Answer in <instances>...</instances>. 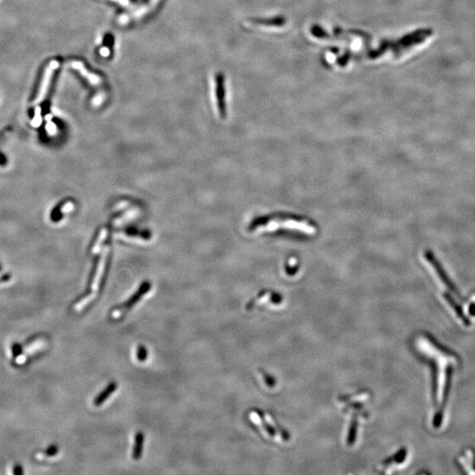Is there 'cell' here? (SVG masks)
Wrapping results in <instances>:
<instances>
[{"instance_id": "1", "label": "cell", "mask_w": 475, "mask_h": 475, "mask_svg": "<svg viewBox=\"0 0 475 475\" xmlns=\"http://www.w3.org/2000/svg\"><path fill=\"white\" fill-rule=\"evenodd\" d=\"M285 228L289 231H295L305 234H314L316 228L313 224L306 219L294 218L292 216H272L260 218L253 222L251 231L255 232H273L279 228Z\"/></svg>"}, {"instance_id": "4", "label": "cell", "mask_w": 475, "mask_h": 475, "mask_svg": "<svg viewBox=\"0 0 475 475\" xmlns=\"http://www.w3.org/2000/svg\"><path fill=\"white\" fill-rule=\"evenodd\" d=\"M159 0H150V2L148 3V5H146L145 7H141L140 9L136 11L135 13L131 14V15H124V16H122L120 18V23L122 24H125L127 22L131 21V20H137V19H140L142 16H144L145 14H147L150 11L152 10L156 5L158 4Z\"/></svg>"}, {"instance_id": "9", "label": "cell", "mask_w": 475, "mask_h": 475, "mask_svg": "<svg viewBox=\"0 0 475 475\" xmlns=\"http://www.w3.org/2000/svg\"><path fill=\"white\" fill-rule=\"evenodd\" d=\"M58 452V449L56 446H50V448H49L48 450H46L44 453L42 454V457H41V458L42 457H53V456H56V454Z\"/></svg>"}, {"instance_id": "2", "label": "cell", "mask_w": 475, "mask_h": 475, "mask_svg": "<svg viewBox=\"0 0 475 475\" xmlns=\"http://www.w3.org/2000/svg\"><path fill=\"white\" fill-rule=\"evenodd\" d=\"M151 289V284L145 281L143 284L141 285L140 288L137 291L135 294H134L131 298H130L127 302L124 303L122 306H120L119 307H117L116 309L113 310L111 313H110V317L113 320H118L120 318H122L123 315L126 314L127 312L129 310L131 309L133 307L134 305H136L139 300H140L141 298L143 296L145 295Z\"/></svg>"}, {"instance_id": "3", "label": "cell", "mask_w": 475, "mask_h": 475, "mask_svg": "<svg viewBox=\"0 0 475 475\" xmlns=\"http://www.w3.org/2000/svg\"><path fill=\"white\" fill-rule=\"evenodd\" d=\"M58 65H59V63L57 61H52V62L49 63V65L46 68L45 72L43 74V77H42V83H41V85L39 88L38 93L36 95L35 101H34L35 103H39L45 97L46 93H47L48 89H49V84H50V81L52 78L53 73L57 69Z\"/></svg>"}, {"instance_id": "8", "label": "cell", "mask_w": 475, "mask_h": 475, "mask_svg": "<svg viewBox=\"0 0 475 475\" xmlns=\"http://www.w3.org/2000/svg\"><path fill=\"white\" fill-rule=\"evenodd\" d=\"M148 356V352L146 350V348L140 345L138 348H137V357L138 359V361L140 362H144L146 359H147Z\"/></svg>"}, {"instance_id": "10", "label": "cell", "mask_w": 475, "mask_h": 475, "mask_svg": "<svg viewBox=\"0 0 475 475\" xmlns=\"http://www.w3.org/2000/svg\"><path fill=\"white\" fill-rule=\"evenodd\" d=\"M112 1H115V2H117V3L122 5L124 7H128V8H132L133 7V5L131 4L130 0H112Z\"/></svg>"}, {"instance_id": "5", "label": "cell", "mask_w": 475, "mask_h": 475, "mask_svg": "<svg viewBox=\"0 0 475 475\" xmlns=\"http://www.w3.org/2000/svg\"><path fill=\"white\" fill-rule=\"evenodd\" d=\"M71 67L75 70H77L84 78H86L90 84H93V85H99L102 83V78L97 75L88 71L87 69L84 66V63L78 62V61H75V62L71 63Z\"/></svg>"}, {"instance_id": "6", "label": "cell", "mask_w": 475, "mask_h": 475, "mask_svg": "<svg viewBox=\"0 0 475 475\" xmlns=\"http://www.w3.org/2000/svg\"><path fill=\"white\" fill-rule=\"evenodd\" d=\"M117 387H118L117 383L112 382V383L109 384V386L106 387L105 389L102 391V393L99 394L97 397L95 398V400L93 401L94 406H96V407L102 406L116 392Z\"/></svg>"}, {"instance_id": "7", "label": "cell", "mask_w": 475, "mask_h": 475, "mask_svg": "<svg viewBox=\"0 0 475 475\" xmlns=\"http://www.w3.org/2000/svg\"><path fill=\"white\" fill-rule=\"evenodd\" d=\"M144 441V434L142 432L137 433V435L135 436V444H134L133 453H132L133 458L136 460H138L142 457Z\"/></svg>"}]
</instances>
